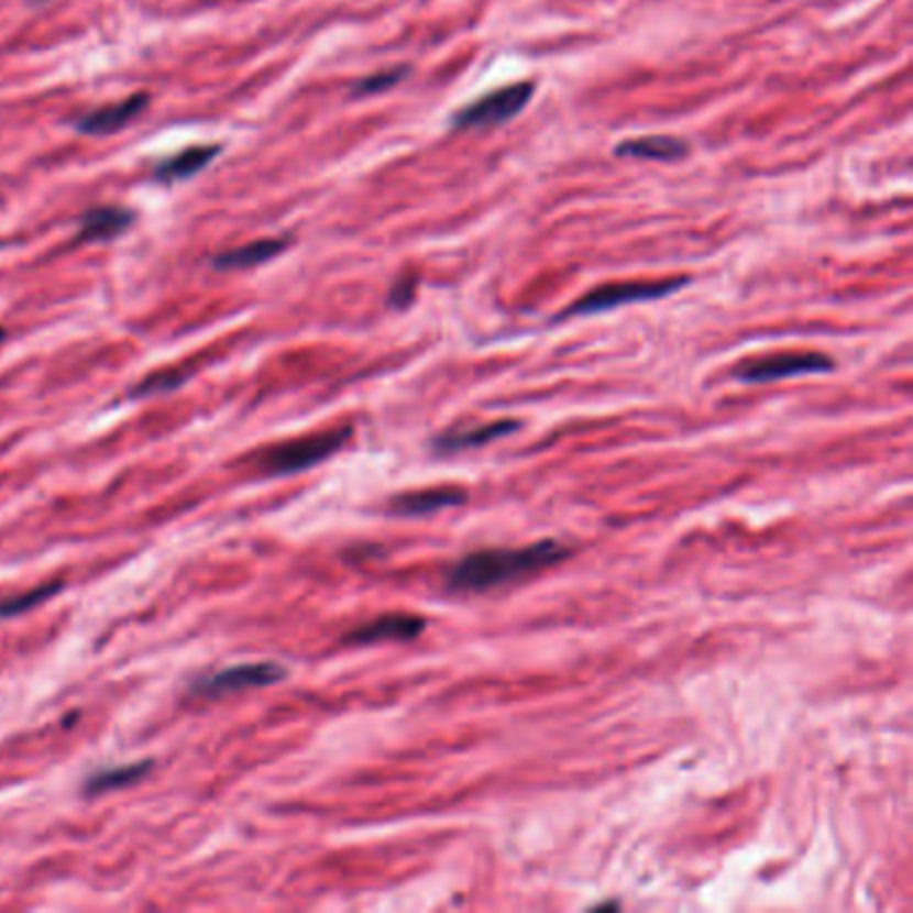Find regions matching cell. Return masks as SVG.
<instances>
[{
  "mask_svg": "<svg viewBox=\"0 0 913 913\" xmlns=\"http://www.w3.org/2000/svg\"><path fill=\"white\" fill-rule=\"evenodd\" d=\"M147 771H151V761H140V763H132V767H119V769H102L97 771L95 777H89L86 780V793H105V791H116V788H123V785H132V782H138L140 777H145Z\"/></svg>",
  "mask_w": 913,
  "mask_h": 913,
  "instance_id": "obj_15",
  "label": "cell"
},
{
  "mask_svg": "<svg viewBox=\"0 0 913 913\" xmlns=\"http://www.w3.org/2000/svg\"><path fill=\"white\" fill-rule=\"evenodd\" d=\"M833 360L817 351H785V354H767L743 362L734 367V378L743 384H771V381L793 378V375L828 373Z\"/></svg>",
  "mask_w": 913,
  "mask_h": 913,
  "instance_id": "obj_5",
  "label": "cell"
},
{
  "mask_svg": "<svg viewBox=\"0 0 913 913\" xmlns=\"http://www.w3.org/2000/svg\"><path fill=\"white\" fill-rule=\"evenodd\" d=\"M689 153V145L678 138H640L627 140V143L616 145V156L622 158H649V162H678Z\"/></svg>",
  "mask_w": 913,
  "mask_h": 913,
  "instance_id": "obj_13",
  "label": "cell"
},
{
  "mask_svg": "<svg viewBox=\"0 0 913 913\" xmlns=\"http://www.w3.org/2000/svg\"><path fill=\"white\" fill-rule=\"evenodd\" d=\"M520 429V424L512 421H491L485 424V427H469V429H450L446 435H437L435 440H431V448L437 450V453H461V450H474V448H483V446H491L493 440H498V437H507L512 431Z\"/></svg>",
  "mask_w": 913,
  "mask_h": 913,
  "instance_id": "obj_9",
  "label": "cell"
},
{
  "mask_svg": "<svg viewBox=\"0 0 913 913\" xmlns=\"http://www.w3.org/2000/svg\"><path fill=\"white\" fill-rule=\"evenodd\" d=\"M134 223V215L123 207H97L86 212L78 228L76 242H105L116 239Z\"/></svg>",
  "mask_w": 913,
  "mask_h": 913,
  "instance_id": "obj_11",
  "label": "cell"
},
{
  "mask_svg": "<svg viewBox=\"0 0 913 913\" xmlns=\"http://www.w3.org/2000/svg\"><path fill=\"white\" fill-rule=\"evenodd\" d=\"M410 298H413V282H403V285H397L392 289V298L388 300H392V306L403 308L410 304Z\"/></svg>",
  "mask_w": 913,
  "mask_h": 913,
  "instance_id": "obj_19",
  "label": "cell"
},
{
  "mask_svg": "<svg viewBox=\"0 0 913 913\" xmlns=\"http://www.w3.org/2000/svg\"><path fill=\"white\" fill-rule=\"evenodd\" d=\"M147 105L145 95H134L129 100H121L116 105H108V108L95 110V113L84 116V119L76 121V129L84 134H110L119 132V129L127 127L129 121L138 119Z\"/></svg>",
  "mask_w": 913,
  "mask_h": 913,
  "instance_id": "obj_10",
  "label": "cell"
},
{
  "mask_svg": "<svg viewBox=\"0 0 913 913\" xmlns=\"http://www.w3.org/2000/svg\"><path fill=\"white\" fill-rule=\"evenodd\" d=\"M349 437H351V427H343V429L322 431V435L304 437V440L285 442V446L265 450L257 464H261L265 474L304 472V469L322 464L324 459H330L332 453H338V450L345 446Z\"/></svg>",
  "mask_w": 913,
  "mask_h": 913,
  "instance_id": "obj_2",
  "label": "cell"
},
{
  "mask_svg": "<svg viewBox=\"0 0 913 913\" xmlns=\"http://www.w3.org/2000/svg\"><path fill=\"white\" fill-rule=\"evenodd\" d=\"M218 153H220V145L185 147V151L177 153V156L164 158V162L153 169V175H156V180H162V183L188 180V177L199 175L204 166L212 162Z\"/></svg>",
  "mask_w": 913,
  "mask_h": 913,
  "instance_id": "obj_12",
  "label": "cell"
},
{
  "mask_svg": "<svg viewBox=\"0 0 913 913\" xmlns=\"http://www.w3.org/2000/svg\"><path fill=\"white\" fill-rule=\"evenodd\" d=\"M285 678V670L279 664L261 662V664H239V668H228L220 672H212V675L201 678L194 686L196 696H207V700H215V696L233 694V691L252 689V686H271V683L282 681Z\"/></svg>",
  "mask_w": 913,
  "mask_h": 913,
  "instance_id": "obj_6",
  "label": "cell"
},
{
  "mask_svg": "<svg viewBox=\"0 0 913 913\" xmlns=\"http://www.w3.org/2000/svg\"><path fill=\"white\" fill-rule=\"evenodd\" d=\"M466 502L464 487L455 485H442V487H427V491H410L399 493V496L392 498L388 504V512L399 517H424L435 515V512L459 507V504Z\"/></svg>",
  "mask_w": 913,
  "mask_h": 913,
  "instance_id": "obj_8",
  "label": "cell"
},
{
  "mask_svg": "<svg viewBox=\"0 0 913 913\" xmlns=\"http://www.w3.org/2000/svg\"><path fill=\"white\" fill-rule=\"evenodd\" d=\"M183 384V375H175V373H166V375H151V378L143 381L138 388H134V397H143V394H153V392H164V388H175Z\"/></svg>",
  "mask_w": 913,
  "mask_h": 913,
  "instance_id": "obj_18",
  "label": "cell"
},
{
  "mask_svg": "<svg viewBox=\"0 0 913 913\" xmlns=\"http://www.w3.org/2000/svg\"><path fill=\"white\" fill-rule=\"evenodd\" d=\"M689 279H664V282H614V285H603L592 293L579 298L565 317H584V314H601L610 311V308H619L627 304H646V300L668 298V295L675 293L686 285Z\"/></svg>",
  "mask_w": 913,
  "mask_h": 913,
  "instance_id": "obj_3",
  "label": "cell"
},
{
  "mask_svg": "<svg viewBox=\"0 0 913 913\" xmlns=\"http://www.w3.org/2000/svg\"><path fill=\"white\" fill-rule=\"evenodd\" d=\"M3 338H6V332H3V330H0V341H3Z\"/></svg>",
  "mask_w": 913,
  "mask_h": 913,
  "instance_id": "obj_20",
  "label": "cell"
},
{
  "mask_svg": "<svg viewBox=\"0 0 913 913\" xmlns=\"http://www.w3.org/2000/svg\"><path fill=\"white\" fill-rule=\"evenodd\" d=\"M403 76H405L403 70H388V73H381V76L365 78V81H360L354 86V95H373V91H384L388 89V86L397 84Z\"/></svg>",
  "mask_w": 913,
  "mask_h": 913,
  "instance_id": "obj_17",
  "label": "cell"
},
{
  "mask_svg": "<svg viewBox=\"0 0 913 913\" xmlns=\"http://www.w3.org/2000/svg\"><path fill=\"white\" fill-rule=\"evenodd\" d=\"M571 554V547L560 541H536L520 549H477L448 569L446 587L450 592H487L502 584H512L563 563Z\"/></svg>",
  "mask_w": 913,
  "mask_h": 913,
  "instance_id": "obj_1",
  "label": "cell"
},
{
  "mask_svg": "<svg viewBox=\"0 0 913 913\" xmlns=\"http://www.w3.org/2000/svg\"><path fill=\"white\" fill-rule=\"evenodd\" d=\"M534 97V84L520 81L502 86V89L491 91V95L480 97L466 108L455 113L453 127L455 129H491L498 123H507L522 113V108Z\"/></svg>",
  "mask_w": 913,
  "mask_h": 913,
  "instance_id": "obj_4",
  "label": "cell"
},
{
  "mask_svg": "<svg viewBox=\"0 0 913 913\" xmlns=\"http://www.w3.org/2000/svg\"><path fill=\"white\" fill-rule=\"evenodd\" d=\"M427 629V619L424 616L413 614H386L378 616V619L367 622V625L354 627L351 632H345V644L354 646H373V644H407V640H416L418 635Z\"/></svg>",
  "mask_w": 913,
  "mask_h": 913,
  "instance_id": "obj_7",
  "label": "cell"
},
{
  "mask_svg": "<svg viewBox=\"0 0 913 913\" xmlns=\"http://www.w3.org/2000/svg\"><path fill=\"white\" fill-rule=\"evenodd\" d=\"M287 246H289L287 239H261V242L237 246V250H228L223 252V255H218L215 257V268H223V271L252 268V265L274 261V257L282 255Z\"/></svg>",
  "mask_w": 913,
  "mask_h": 913,
  "instance_id": "obj_14",
  "label": "cell"
},
{
  "mask_svg": "<svg viewBox=\"0 0 913 913\" xmlns=\"http://www.w3.org/2000/svg\"><path fill=\"white\" fill-rule=\"evenodd\" d=\"M59 587H62V584H48V587H38V590L28 592V595H16V597H11V601H3V603H0V619H6V616L24 614L28 608H35L38 603L46 601V597H52Z\"/></svg>",
  "mask_w": 913,
  "mask_h": 913,
  "instance_id": "obj_16",
  "label": "cell"
}]
</instances>
